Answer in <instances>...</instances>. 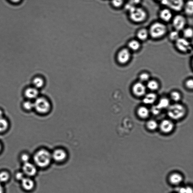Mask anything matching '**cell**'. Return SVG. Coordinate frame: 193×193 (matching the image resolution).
<instances>
[{
  "instance_id": "cell-1",
  "label": "cell",
  "mask_w": 193,
  "mask_h": 193,
  "mask_svg": "<svg viewBox=\"0 0 193 193\" xmlns=\"http://www.w3.org/2000/svg\"><path fill=\"white\" fill-rule=\"evenodd\" d=\"M34 160L37 166L42 168H47L52 160L51 153L47 150H40L34 154Z\"/></svg>"
},
{
  "instance_id": "cell-2",
  "label": "cell",
  "mask_w": 193,
  "mask_h": 193,
  "mask_svg": "<svg viewBox=\"0 0 193 193\" xmlns=\"http://www.w3.org/2000/svg\"><path fill=\"white\" fill-rule=\"evenodd\" d=\"M150 36L154 39H159L165 36L168 32V28L165 23L155 22L150 25L148 29Z\"/></svg>"
},
{
  "instance_id": "cell-3",
  "label": "cell",
  "mask_w": 193,
  "mask_h": 193,
  "mask_svg": "<svg viewBox=\"0 0 193 193\" xmlns=\"http://www.w3.org/2000/svg\"><path fill=\"white\" fill-rule=\"evenodd\" d=\"M186 111L185 108L182 104H176L169 106L168 115L170 118L178 120L184 116Z\"/></svg>"
},
{
  "instance_id": "cell-4",
  "label": "cell",
  "mask_w": 193,
  "mask_h": 193,
  "mask_svg": "<svg viewBox=\"0 0 193 193\" xmlns=\"http://www.w3.org/2000/svg\"><path fill=\"white\" fill-rule=\"evenodd\" d=\"M128 13L130 20L135 23H142L146 19L148 16L145 9L138 6L135 7Z\"/></svg>"
},
{
  "instance_id": "cell-5",
  "label": "cell",
  "mask_w": 193,
  "mask_h": 193,
  "mask_svg": "<svg viewBox=\"0 0 193 193\" xmlns=\"http://www.w3.org/2000/svg\"><path fill=\"white\" fill-rule=\"evenodd\" d=\"M34 109L38 113L44 114L48 113L51 109L50 102L43 97H38L34 103Z\"/></svg>"
},
{
  "instance_id": "cell-6",
  "label": "cell",
  "mask_w": 193,
  "mask_h": 193,
  "mask_svg": "<svg viewBox=\"0 0 193 193\" xmlns=\"http://www.w3.org/2000/svg\"><path fill=\"white\" fill-rule=\"evenodd\" d=\"M175 45L178 50L181 53H187L192 50L190 42L184 38H178L175 42Z\"/></svg>"
},
{
  "instance_id": "cell-7",
  "label": "cell",
  "mask_w": 193,
  "mask_h": 193,
  "mask_svg": "<svg viewBox=\"0 0 193 193\" xmlns=\"http://www.w3.org/2000/svg\"><path fill=\"white\" fill-rule=\"evenodd\" d=\"M128 48H123L119 51L117 55L118 62L121 65H124L130 61L131 57V52Z\"/></svg>"
},
{
  "instance_id": "cell-8",
  "label": "cell",
  "mask_w": 193,
  "mask_h": 193,
  "mask_svg": "<svg viewBox=\"0 0 193 193\" xmlns=\"http://www.w3.org/2000/svg\"><path fill=\"white\" fill-rule=\"evenodd\" d=\"M172 20L173 26L175 30L179 32L185 28L186 20L183 16L181 14L176 15Z\"/></svg>"
},
{
  "instance_id": "cell-9",
  "label": "cell",
  "mask_w": 193,
  "mask_h": 193,
  "mask_svg": "<svg viewBox=\"0 0 193 193\" xmlns=\"http://www.w3.org/2000/svg\"><path fill=\"white\" fill-rule=\"evenodd\" d=\"M52 160L57 163H62L65 161L67 157V154L65 150L62 149H57L51 153Z\"/></svg>"
},
{
  "instance_id": "cell-10",
  "label": "cell",
  "mask_w": 193,
  "mask_h": 193,
  "mask_svg": "<svg viewBox=\"0 0 193 193\" xmlns=\"http://www.w3.org/2000/svg\"><path fill=\"white\" fill-rule=\"evenodd\" d=\"M185 3L184 0H168L167 6L171 10L180 12L183 8Z\"/></svg>"
},
{
  "instance_id": "cell-11",
  "label": "cell",
  "mask_w": 193,
  "mask_h": 193,
  "mask_svg": "<svg viewBox=\"0 0 193 193\" xmlns=\"http://www.w3.org/2000/svg\"><path fill=\"white\" fill-rule=\"evenodd\" d=\"M132 91L136 96H142L146 93V87L142 82H137L134 84Z\"/></svg>"
},
{
  "instance_id": "cell-12",
  "label": "cell",
  "mask_w": 193,
  "mask_h": 193,
  "mask_svg": "<svg viewBox=\"0 0 193 193\" xmlns=\"http://www.w3.org/2000/svg\"><path fill=\"white\" fill-rule=\"evenodd\" d=\"M24 174L28 176H32L35 175L37 170L35 165L28 162L24 163L23 167Z\"/></svg>"
},
{
  "instance_id": "cell-13",
  "label": "cell",
  "mask_w": 193,
  "mask_h": 193,
  "mask_svg": "<svg viewBox=\"0 0 193 193\" xmlns=\"http://www.w3.org/2000/svg\"><path fill=\"white\" fill-rule=\"evenodd\" d=\"M174 128V124L171 121L165 120L162 121L160 124V129L165 133H169L171 132Z\"/></svg>"
},
{
  "instance_id": "cell-14",
  "label": "cell",
  "mask_w": 193,
  "mask_h": 193,
  "mask_svg": "<svg viewBox=\"0 0 193 193\" xmlns=\"http://www.w3.org/2000/svg\"><path fill=\"white\" fill-rule=\"evenodd\" d=\"M159 17L163 21L166 23L170 21L173 18L171 11L168 8L162 9L159 13Z\"/></svg>"
},
{
  "instance_id": "cell-15",
  "label": "cell",
  "mask_w": 193,
  "mask_h": 193,
  "mask_svg": "<svg viewBox=\"0 0 193 193\" xmlns=\"http://www.w3.org/2000/svg\"><path fill=\"white\" fill-rule=\"evenodd\" d=\"M38 89L35 87L27 88L25 91V97L29 99H36L38 98Z\"/></svg>"
},
{
  "instance_id": "cell-16",
  "label": "cell",
  "mask_w": 193,
  "mask_h": 193,
  "mask_svg": "<svg viewBox=\"0 0 193 193\" xmlns=\"http://www.w3.org/2000/svg\"><path fill=\"white\" fill-rule=\"evenodd\" d=\"M137 39L140 41H145L150 36L148 29L145 28L140 29L137 33Z\"/></svg>"
},
{
  "instance_id": "cell-17",
  "label": "cell",
  "mask_w": 193,
  "mask_h": 193,
  "mask_svg": "<svg viewBox=\"0 0 193 193\" xmlns=\"http://www.w3.org/2000/svg\"><path fill=\"white\" fill-rule=\"evenodd\" d=\"M170 183L172 185H177L180 184L183 180V177L180 174L175 173L171 175L169 178Z\"/></svg>"
},
{
  "instance_id": "cell-18",
  "label": "cell",
  "mask_w": 193,
  "mask_h": 193,
  "mask_svg": "<svg viewBox=\"0 0 193 193\" xmlns=\"http://www.w3.org/2000/svg\"><path fill=\"white\" fill-rule=\"evenodd\" d=\"M141 46L140 41L138 39L130 40L128 44V49L130 51H137L140 48Z\"/></svg>"
},
{
  "instance_id": "cell-19",
  "label": "cell",
  "mask_w": 193,
  "mask_h": 193,
  "mask_svg": "<svg viewBox=\"0 0 193 193\" xmlns=\"http://www.w3.org/2000/svg\"><path fill=\"white\" fill-rule=\"evenodd\" d=\"M21 181L22 185L25 190H30L34 188V183L30 178H24Z\"/></svg>"
},
{
  "instance_id": "cell-20",
  "label": "cell",
  "mask_w": 193,
  "mask_h": 193,
  "mask_svg": "<svg viewBox=\"0 0 193 193\" xmlns=\"http://www.w3.org/2000/svg\"><path fill=\"white\" fill-rule=\"evenodd\" d=\"M157 95L153 93H149L145 95L143 99V102L145 104H153L157 99Z\"/></svg>"
},
{
  "instance_id": "cell-21",
  "label": "cell",
  "mask_w": 193,
  "mask_h": 193,
  "mask_svg": "<svg viewBox=\"0 0 193 193\" xmlns=\"http://www.w3.org/2000/svg\"><path fill=\"white\" fill-rule=\"evenodd\" d=\"M185 12L187 15L192 16L193 13V0H188L185 3L183 8Z\"/></svg>"
},
{
  "instance_id": "cell-22",
  "label": "cell",
  "mask_w": 193,
  "mask_h": 193,
  "mask_svg": "<svg viewBox=\"0 0 193 193\" xmlns=\"http://www.w3.org/2000/svg\"><path fill=\"white\" fill-rule=\"evenodd\" d=\"M137 114L140 117L145 119L148 117L150 115L149 110L145 106H141L137 110Z\"/></svg>"
},
{
  "instance_id": "cell-23",
  "label": "cell",
  "mask_w": 193,
  "mask_h": 193,
  "mask_svg": "<svg viewBox=\"0 0 193 193\" xmlns=\"http://www.w3.org/2000/svg\"><path fill=\"white\" fill-rule=\"evenodd\" d=\"M34 87L37 89L42 88L45 84V81L43 78L40 77H37L33 81Z\"/></svg>"
},
{
  "instance_id": "cell-24",
  "label": "cell",
  "mask_w": 193,
  "mask_h": 193,
  "mask_svg": "<svg viewBox=\"0 0 193 193\" xmlns=\"http://www.w3.org/2000/svg\"><path fill=\"white\" fill-rule=\"evenodd\" d=\"M170 102L168 99L163 98L159 101L157 105V107L161 110L168 108L170 106Z\"/></svg>"
},
{
  "instance_id": "cell-25",
  "label": "cell",
  "mask_w": 193,
  "mask_h": 193,
  "mask_svg": "<svg viewBox=\"0 0 193 193\" xmlns=\"http://www.w3.org/2000/svg\"><path fill=\"white\" fill-rule=\"evenodd\" d=\"M9 123L6 119L0 118V133L6 131L8 130Z\"/></svg>"
},
{
  "instance_id": "cell-26",
  "label": "cell",
  "mask_w": 193,
  "mask_h": 193,
  "mask_svg": "<svg viewBox=\"0 0 193 193\" xmlns=\"http://www.w3.org/2000/svg\"><path fill=\"white\" fill-rule=\"evenodd\" d=\"M147 87L151 91L157 90L159 88V84L155 80L148 81L147 84Z\"/></svg>"
},
{
  "instance_id": "cell-27",
  "label": "cell",
  "mask_w": 193,
  "mask_h": 193,
  "mask_svg": "<svg viewBox=\"0 0 193 193\" xmlns=\"http://www.w3.org/2000/svg\"><path fill=\"white\" fill-rule=\"evenodd\" d=\"M183 36L184 37L187 39L192 38L193 31L192 28L190 27L185 28L183 29Z\"/></svg>"
},
{
  "instance_id": "cell-28",
  "label": "cell",
  "mask_w": 193,
  "mask_h": 193,
  "mask_svg": "<svg viewBox=\"0 0 193 193\" xmlns=\"http://www.w3.org/2000/svg\"><path fill=\"white\" fill-rule=\"evenodd\" d=\"M179 32L175 30L171 31L169 34V38L171 41L175 42L180 37Z\"/></svg>"
},
{
  "instance_id": "cell-29",
  "label": "cell",
  "mask_w": 193,
  "mask_h": 193,
  "mask_svg": "<svg viewBox=\"0 0 193 193\" xmlns=\"http://www.w3.org/2000/svg\"><path fill=\"white\" fill-rule=\"evenodd\" d=\"M146 126L149 130H154L156 129L158 127V124L155 121L150 120L147 122Z\"/></svg>"
},
{
  "instance_id": "cell-30",
  "label": "cell",
  "mask_w": 193,
  "mask_h": 193,
  "mask_svg": "<svg viewBox=\"0 0 193 193\" xmlns=\"http://www.w3.org/2000/svg\"><path fill=\"white\" fill-rule=\"evenodd\" d=\"M23 108L27 111H30L34 109V103L30 101H25L23 103Z\"/></svg>"
},
{
  "instance_id": "cell-31",
  "label": "cell",
  "mask_w": 193,
  "mask_h": 193,
  "mask_svg": "<svg viewBox=\"0 0 193 193\" xmlns=\"http://www.w3.org/2000/svg\"><path fill=\"white\" fill-rule=\"evenodd\" d=\"M170 98L175 102H178L181 98V95L180 93L177 91H173L171 93Z\"/></svg>"
},
{
  "instance_id": "cell-32",
  "label": "cell",
  "mask_w": 193,
  "mask_h": 193,
  "mask_svg": "<svg viewBox=\"0 0 193 193\" xmlns=\"http://www.w3.org/2000/svg\"><path fill=\"white\" fill-rule=\"evenodd\" d=\"M111 4L115 8H119L124 4V0H111Z\"/></svg>"
},
{
  "instance_id": "cell-33",
  "label": "cell",
  "mask_w": 193,
  "mask_h": 193,
  "mask_svg": "<svg viewBox=\"0 0 193 193\" xmlns=\"http://www.w3.org/2000/svg\"><path fill=\"white\" fill-rule=\"evenodd\" d=\"M139 78L141 82L148 81L150 79V74L147 73H143L140 75Z\"/></svg>"
},
{
  "instance_id": "cell-34",
  "label": "cell",
  "mask_w": 193,
  "mask_h": 193,
  "mask_svg": "<svg viewBox=\"0 0 193 193\" xmlns=\"http://www.w3.org/2000/svg\"><path fill=\"white\" fill-rule=\"evenodd\" d=\"M9 179V175L6 172H2L0 173V183L5 182Z\"/></svg>"
},
{
  "instance_id": "cell-35",
  "label": "cell",
  "mask_w": 193,
  "mask_h": 193,
  "mask_svg": "<svg viewBox=\"0 0 193 193\" xmlns=\"http://www.w3.org/2000/svg\"><path fill=\"white\" fill-rule=\"evenodd\" d=\"M161 109H160L158 108L157 105L154 106L152 107L151 109V112L152 113L155 115H157L159 114L160 112Z\"/></svg>"
},
{
  "instance_id": "cell-36",
  "label": "cell",
  "mask_w": 193,
  "mask_h": 193,
  "mask_svg": "<svg viewBox=\"0 0 193 193\" xmlns=\"http://www.w3.org/2000/svg\"><path fill=\"white\" fill-rule=\"evenodd\" d=\"M135 6L130 4L128 2L125 5H124V8L128 12H129L132 9H133Z\"/></svg>"
},
{
  "instance_id": "cell-37",
  "label": "cell",
  "mask_w": 193,
  "mask_h": 193,
  "mask_svg": "<svg viewBox=\"0 0 193 193\" xmlns=\"http://www.w3.org/2000/svg\"><path fill=\"white\" fill-rule=\"evenodd\" d=\"M141 0H128V2L135 6H137V5L140 4Z\"/></svg>"
},
{
  "instance_id": "cell-38",
  "label": "cell",
  "mask_w": 193,
  "mask_h": 193,
  "mask_svg": "<svg viewBox=\"0 0 193 193\" xmlns=\"http://www.w3.org/2000/svg\"><path fill=\"white\" fill-rule=\"evenodd\" d=\"M185 85L189 89H192L193 87V81L192 79H190L187 81Z\"/></svg>"
},
{
  "instance_id": "cell-39",
  "label": "cell",
  "mask_w": 193,
  "mask_h": 193,
  "mask_svg": "<svg viewBox=\"0 0 193 193\" xmlns=\"http://www.w3.org/2000/svg\"><path fill=\"white\" fill-rule=\"evenodd\" d=\"M21 159L24 163H26L29 162V157L27 154H24L22 155Z\"/></svg>"
},
{
  "instance_id": "cell-40",
  "label": "cell",
  "mask_w": 193,
  "mask_h": 193,
  "mask_svg": "<svg viewBox=\"0 0 193 193\" xmlns=\"http://www.w3.org/2000/svg\"><path fill=\"white\" fill-rule=\"evenodd\" d=\"M16 177L17 179L21 181L22 180H23L24 178H25L24 174L23 173H18L16 175Z\"/></svg>"
},
{
  "instance_id": "cell-41",
  "label": "cell",
  "mask_w": 193,
  "mask_h": 193,
  "mask_svg": "<svg viewBox=\"0 0 193 193\" xmlns=\"http://www.w3.org/2000/svg\"><path fill=\"white\" fill-rule=\"evenodd\" d=\"M185 187H180L178 188L177 189L178 193H185Z\"/></svg>"
},
{
  "instance_id": "cell-42",
  "label": "cell",
  "mask_w": 193,
  "mask_h": 193,
  "mask_svg": "<svg viewBox=\"0 0 193 193\" xmlns=\"http://www.w3.org/2000/svg\"><path fill=\"white\" fill-rule=\"evenodd\" d=\"M185 193H193L192 189L189 186L185 187Z\"/></svg>"
},
{
  "instance_id": "cell-43",
  "label": "cell",
  "mask_w": 193,
  "mask_h": 193,
  "mask_svg": "<svg viewBox=\"0 0 193 193\" xmlns=\"http://www.w3.org/2000/svg\"><path fill=\"white\" fill-rule=\"evenodd\" d=\"M11 2L14 3H19L21 1V0H9Z\"/></svg>"
},
{
  "instance_id": "cell-44",
  "label": "cell",
  "mask_w": 193,
  "mask_h": 193,
  "mask_svg": "<svg viewBox=\"0 0 193 193\" xmlns=\"http://www.w3.org/2000/svg\"><path fill=\"white\" fill-rule=\"evenodd\" d=\"M3 189L2 185L1 184V183H0V193H3Z\"/></svg>"
},
{
  "instance_id": "cell-45",
  "label": "cell",
  "mask_w": 193,
  "mask_h": 193,
  "mask_svg": "<svg viewBox=\"0 0 193 193\" xmlns=\"http://www.w3.org/2000/svg\"><path fill=\"white\" fill-rule=\"evenodd\" d=\"M3 113L1 110H0V118L3 117Z\"/></svg>"
},
{
  "instance_id": "cell-46",
  "label": "cell",
  "mask_w": 193,
  "mask_h": 193,
  "mask_svg": "<svg viewBox=\"0 0 193 193\" xmlns=\"http://www.w3.org/2000/svg\"><path fill=\"white\" fill-rule=\"evenodd\" d=\"M157 1H159L160 2H161L162 1H163V0H157Z\"/></svg>"
},
{
  "instance_id": "cell-47",
  "label": "cell",
  "mask_w": 193,
  "mask_h": 193,
  "mask_svg": "<svg viewBox=\"0 0 193 193\" xmlns=\"http://www.w3.org/2000/svg\"><path fill=\"white\" fill-rule=\"evenodd\" d=\"M1 144H0V151H1Z\"/></svg>"
}]
</instances>
